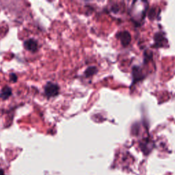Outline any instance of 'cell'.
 Returning a JSON list of instances; mask_svg holds the SVG:
<instances>
[{
  "instance_id": "cell-1",
  "label": "cell",
  "mask_w": 175,
  "mask_h": 175,
  "mask_svg": "<svg viewBox=\"0 0 175 175\" xmlns=\"http://www.w3.org/2000/svg\"><path fill=\"white\" fill-rule=\"evenodd\" d=\"M147 9V2L137 1L134 2L131 9V15L136 21H140L144 16Z\"/></svg>"
},
{
  "instance_id": "cell-4",
  "label": "cell",
  "mask_w": 175,
  "mask_h": 175,
  "mask_svg": "<svg viewBox=\"0 0 175 175\" xmlns=\"http://www.w3.org/2000/svg\"><path fill=\"white\" fill-rule=\"evenodd\" d=\"M118 36L120 41H121V43L124 46L127 45L131 41L130 34L127 31H123V32L119 33Z\"/></svg>"
},
{
  "instance_id": "cell-6",
  "label": "cell",
  "mask_w": 175,
  "mask_h": 175,
  "mask_svg": "<svg viewBox=\"0 0 175 175\" xmlns=\"http://www.w3.org/2000/svg\"><path fill=\"white\" fill-rule=\"evenodd\" d=\"M97 73V68L95 67H90L85 71V75L87 77L94 75Z\"/></svg>"
},
{
  "instance_id": "cell-8",
  "label": "cell",
  "mask_w": 175,
  "mask_h": 175,
  "mask_svg": "<svg viewBox=\"0 0 175 175\" xmlns=\"http://www.w3.org/2000/svg\"><path fill=\"white\" fill-rule=\"evenodd\" d=\"M0 175H4V173L2 169H0Z\"/></svg>"
},
{
  "instance_id": "cell-7",
  "label": "cell",
  "mask_w": 175,
  "mask_h": 175,
  "mask_svg": "<svg viewBox=\"0 0 175 175\" xmlns=\"http://www.w3.org/2000/svg\"><path fill=\"white\" fill-rule=\"evenodd\" d=\"M10 79L13 82H16L17 81V77L15 73H11L10 75Z\"/></svg>"
},
{
  "instance_id": "cell-5",
  "label": "cell",
  "mask_w": 175,
  "mask_h": 175,
  "mask_svg": "<svg viewBox=\"0 0 175 175\" xmlns=\"http://www.w3.org/2000/svg\"><path fill=\"white\" fill-rule=\"evenodd\" d=\"M11 95H12V89L8 86L3 88L0 92V98L4 100L8 99Z\"/></svg>"
},
{
  "instance_id": "cell-3",
  "label": "cell",
  "mask_w": 175,
  "mask_h": 175,
  "mask_svg": "<svg viewBox=\"0 0 175 175\" xmlns=\"http://www.w3.org/2000/svg\"><path fill=\"white\" fill-rule=\"evenodd\" d=\"M24 47L26 50L34 53L38 51V44L37 41L34 38H30L24 42Z\"/></svg>"
},
{
  "instance_id": "cell-2",
  "label": "cell",
  "mask_w": 175,
  "mask_h": 175,
  "mask_svg": "<svg viewBox=\"0 0 175 175\" xmlns=\"http://www.w3.org/2000/svg\"><path fill=\"white\" fill-rule=\"evenodd\" d=\"M59 86L51 82H47L44 87L45 94L47 98H51V97H55L58 96L59 94Z\"/></svg>"
}]
</instances>
